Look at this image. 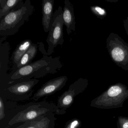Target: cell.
<instances>
[{
    "label": "cell",
    "instance_id": "cell-1",
    "mask_svg": "<svg viewBox=\"0 0 128 128\" xmlns=\"http://www.w3.org/2000/svg\"><path fill=\"white\" fill-rule=\"evenodd\" d=\"M63 66L60 57H53L44 55L40 60L17 70L10 78L13 82L28 80L32 78H40L49 74L57 73Z\"/></svg>",
    "mask_w": 128,
    "mask_h": 128
},
{
    "label": "cell",
    "instance_id": "cell-2",
    "mask_svg": "<svg viewBox=\"0 0 128 128\" xmlns=\"http://www.w3.org/2000/svg\"><path fill=\"white\" fill-rule=\"evenodd\" d=\"M34 11L30 0H26L18 7L0 19V36H8L17 33L28 21Z\"/></svg>",
    "mask_w": 128,
    "mask_h": 128
},
{
    "label": "cell",
    "instance_id": "cell-3",
    "mask_svg": "<svg viewBox=\"0 0 128 128\" xmlns=\"http://www.w3.org/2000/svg\"><path fill=\"white\" fill-rule=\"evenodd\" d=\"M106 43L112 61L122 69L128 71V44L114 33L110 34Z\"/></svg>",
    "mask_w": 128,
    "mask_h": 128
},
{
    "label": "cell",
    "instance_id": "cell-4",
    "mask_svg": "<svg viewBox=\"0 0 128 128\" xmlns=\"http://www.w3.org/2000/svg\"><path fill=\"white\" fill-rule=\"evenodd\" d=\"M63 17V9L59 6L54 12L50 30L48 32L46 42L48 44L47 55L49 56L54 52L58 46H62L64 42Z\"/></svg>",
    "mask_w": 128,
    "mask_h": 128
},
{
    "label": "cell",
    "instance_id": "cell-5",
    "mask_svg": "<svg viewBox=\"0 0 128 128\" xmlns=\"http://www.w3.org/2000/svg\"><path fill=\"white\" fill-rule=\"evenodd\" d=\"M126 87L121 84H117L110 87L103 95L98 97L96 101L101 102L103 107H111L114 101L119 100L124 101L128 97V90Z\"/></svg>",
    "mask_w": 128,
    "mask_h": 128
},
{
    "label": "cell",
    "instance_id": "cell-6",
    "mask_svg": "<svg viewBox=\"0 0 128 128\" xmlns=\"http://www.w3.org/2000/svg\"><path fill=\"white\" fill-rule=\"evenodd\" d=\"M67 80L68 78L66 76H62L48 81L37 91L34 98L37 100L42 96L54 93L62 88Z\"/></svg>",
    "mask_w": 128,
    "mask_h": 128
},
{
    "label": "cell",
    "instance_id": "cell-7",
    "mask_svg": "<svg viewBox=\"0 0 128 128\" xmlns=\"http://www.w3.org/2000/svg\"><path fill=\"white\" fill-rule=\"evenodd\" d=\"M63 17L64 25L66 27V32L68 35L75 31L76 24L73 5L69 0H65L63 9Z\"/></svg>",
    "mask_w": 128,
    "mask_h": 128
},
{
    "label": "cell",
    "instance_id": "cell-8",
    "mask_svg": "<svg viewBox=\"0 0 128 128\" xmlns=\"http://www.w3.org/2000/svg\"><path fill=\"white\" fill-rule=\"evenodd\" d=\"M54 0H43L42 3V24L46 33L49 32L53 18Z\"/></svg>",
    "mask_w": 128,
    "mask_h": 128
},
{
    "label": "cell",
    "instance_id": "cell-9",
    "mask_svg": "<svg viewBox=\"0 0 128 128\" xmlns=\"http://www.w3.org/2000/svg\"><path fill=\"white\" fill-rule=\"evenodd\" d=\"M44 108L34 109L32 108L30 110H26L18 113L16 116L10 121L12 124L18 122H24L32 119H34L40 115H42L47 112Z\"/></svg>",
    "mask_w": 128,
    "mask_h": 128
},
{
    "label": "cell",
    "instance_id": "cell-10",
    "mask_svg": "<svg viewBox=\"0 0 128 128\" xmlns=\"http://www.w3.org/2000/svg\"><path fill=\"white\" fill-rule=\"evenodd\" d=\"M39 81L37 79H30L12 85L8 88V90L12 93L24 94L30 91Z\"/></svg>",
    "mask_w": 128,
    "mask_h": 128
},
{
    "label": "cell",
    "instance_id": "cell-11",
    "mask_svg": "<svg viewBox=\"0 0 128 128\" xmlns=\"http://www.w3.org/2000/svg\"><path fill=\"white\" fill-rule=\"evenodd\" d=\"M32 44L30 40L27 39L22 41L16 47L12 56L13 63L16 66Z\"/></svg>",
    "mask_w": 128,
    "mask_h": 128
},
{
    "label": "cell",
    "instance_id": "cell-12",
    "mask_svg": "<svg viewBox=\"0 0 128 128\" xmlns=\"http://www.w3.org/2000/svg\"><path fill=\"white\" fill-rule=\"evenodd\" d=\"M24 2V0H0V18L8 15L12 10L18 7Z\"/></svg>",
    "mask_w": 128,
    "mask_h": 128
},
{
    "label": "cell",
    "instance_id": "cell-13",
    "mask_svg": "<svg viewBox=\"0 0 128 128\" xmlns=\"http://www.w3.org/2000/svg\"><path fill=\"white\" fill-rule=\"evenodd\" d=\"M37 48L38 47L36 44H32L16 66L18 69L32 63V60L35 58L37 54Z\"/></svg>",
    "mask_w": 128,
    "mask_h": 128
},
{
    "label": "cell",
    "instance_id": "cell-14",
    "mask_svg": "<svg viewBox=\"0 0 128 128\" xmlns=\"http://www.w3.org/2000/svg\"><path fill=\"white\" fill-rule=\"evenodd\" d=\"M73 92L72 90L66 91L60 97V103L62 107H68L73 101Z\"/></svg>",
    "mask_w": 128,
    "mask_h": 128
},
{
    "label": "cell",
    "instance_id": "cell-15",
    "mask_svg": "<svg viewBox=\"0 0 128 128\" xmlns=\"http://www.w3.org/2000/svg\"><path fill=\"white\" fill-rule=\"evenodd\" d=\"M90 9L92 13L99 18L103 19L107 16L106 10L98 6H91Z\"/></svg>",
    "mask_w": 128,
    "mask_h": 128
},
{
    "label": "cell",
    "instance_id": "cell-16",
    "mask_svg": "<svg viewBox=\"0 0 128 128\" xmlns=\"http://www.w3.org/2000/svg\"><path fill=\"white\" fill-rule=\"evenodd\" d=\"M48 123V121L45 122L42 120L27 128H47Z\"/></svg>",
    "mask_w": 128,
    "mask_h": 128
},
{
    "label": "cell",
    "instance_id": "cell-17",
    "mask_svg": "<svg viewBox=\"0 0 128 128\" xmlns=\"http://www.w3.org/2000/svg\"><path fill=\"white\" fill-rule=\"evenodd\" d=\"M5 116L4 114V103L2 98H0V120H2Z\"/></svg>",
    "mask_w": 128,
    "mask_h": 128
},
{
    "label": "cell",
    "instance_id": "cell-18",
    "mask_svg": "<svg viewBox=\"0 0 128 128\" xmlns=\"http://www.w3.org/2000/svg\"><path fill=\"white\" fill-rule=\"evenodd\" d=\"M78 125V120H73L71 122L66 126V128H76Z\"/></svg>",
    "mask_w": 128,
    "mask_h": 128
},
{
    "label": "cell",
    "instance_id": "cell-19",
    "mask_svg": "<svg viewBox=\"0 0 128 128\" xmlns=\"http://www.w3.org/2000/svg\"><path fill=\"white\" fill-rule=\"evenodd\" d=\"M124 26L126 30V32L128 36V16L123 21Z\"/></svg>",
    "mask_w": 128,
    "mask_h": 128
},
{
    "label": "cell",
    "instance_id": "cell-20",
    "mask_svg": "<svg viewBox=\"0 0 128 128\" xmlns=\"http://www.w3.org/2000/svg\"><path fill=\"white\" fill-rule=\"evenodd\" d=\"M122 128H128V122H126L122 126Z\"/></svg>",
    "mask_w": 128,
    "mask_h": 128
}]
</instances>
